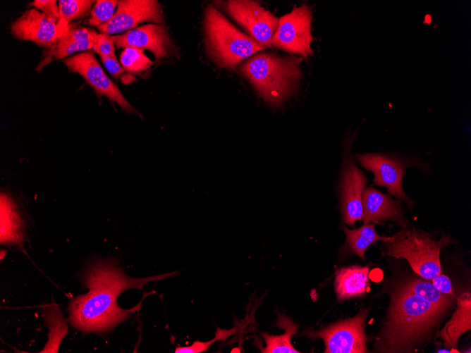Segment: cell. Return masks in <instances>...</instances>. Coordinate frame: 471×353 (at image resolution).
Segmentation results:
<instances>
[{"label":"cell","mask_w":471,"mask_h":353,"mask_svg":"<svg viewBox=\"0 0 471 353\" xmlns=\"http://www.w3.org/2000/svg\"><path fill=\"white\" fill-rule=\"evenodd\" d=\"M116 0H98L92 8L87 23L90 25L99 27L108 23L115 13V8L118 6Z\"/></svg>","instance_id":"484cf974"},{"label":"cell","mask_w":471,"mask_h":353,"mask_svg":"<svg viewBox=\"0 0 471 353\" xmlns=\"http://www.w3.org/2000/svg\"><path fill=\"white\" fill-rule=\"evenodd\" d=\"M237 330L231 329V330H221L219 329L216 331V335L214 339L208 342H201L199 340L195 341L192 345L189 346L183 347H176L175 349V353H200L205 352L212 345L214 342L219 340H225L228 336L233 334L236 332Z\"/></svg>","instance_id":"4316f807"},{"label":"cell","mask_w":471,"mask_h":353,"mask_svg":"<svg viewBox=\"0 0 471 353\" xmlns=\"http://www.w3.org/2000/svg\"><path fill=\"white\" fill-rule=\"evenodd\" d=\"M276 326L285 330L281 335H273L266 333H261L264 339L266 347L262 349L264 353H299L292 343L291 338L298 328V325L288 316L278 314Z\"/></svg>","instance_id":"44dd1931"},{"label":"cell","mask_w":471,"mask_h":353,"mask_svg":"<svg viewBox=\"0 0 471 353\" xmlns=\"http://www.w3.org/2000/svg\"><path fill=\"white\" fill-rule=\"evenodd\" d=\"M450 235L443 234L439 240L428 233L415 228H405L391 236L384 247L383 255L407 260L420 277L432 280L441 273V249L455 243Z\"/></svg>","instance_id":"5b68a950"},{"label":"cell","mask_w":471,"mask_h":353,"mask_svg":"<svg viewBox=\"0 0 471 353\" xmlns=\"http://www.w3.org/2000/svg\"><path fill=\"white\" fill-rule=\"evenodd\" d=\"M42 311L49 328V339L40 352H58L62 339L68 332L66 321L56 304L44 307Z\"/></svg>","instance_id":"7402d4cb"},{"label":"cell","mask_w":471,"mask_h":353,"mask_svg":"<svg viewBox=\"0 0 471 353\" xmlns=\"http://www.w3.org/2000/svg\"><path fill=\"white\" fill-rule=\"evenodd\" d=\"M63 62L70 71L80 75L99 97L104 96L111 102L116 103L125 112L134 113L141 116L126 99L116 85L106 75L92 50L72 55L64 58Z\"/></svg>","instance_id":"8fae6325"},{"label":"cell","mask_w":471,"mask_h":353,"mask_svg":"<svg viewBox=\"0 0 471 353\" xmlns=\"http://www.w3.org/2000/svg\"><path fill=\"white\" fill-rule=\"evenodd\" d=\"M176 273L133 278L126 275L112 259L95 261L82 275L89 292L72 299L69 303L71 324L84 333L109 331L128 319L140 305L130 309L121 308L117 302L121 293L128 289L143 290L147 283L167 278Z\"/></svg>","instance_id":"6da1fadb"},{"label":"cell","mask_w":471,"mask_h":353,"mask_svg":"<svg viewBox=\"0 0 471 353\" xmlns=\"http://www.w3.org/2000/svg\"><path fill=\"white\" fill-rule=\"evenodd\" d=\"M100 58L106 70L115 79L118 80L126 71L121 64L118 61L116 56L102 57Z\"/></svg>","instance_id":"f546056e"},{"label":"cell","mask_w":471,"mask_h":353,"mask_svg":"<svg viewBox=\"0 0 471 353\" xmlns=\"http://www.w3.org/2000/svg\"><path fill=\"white\" fill-rule=\"evenodd\" d=\"M312 12L307 4L295 7L279 19V25L272 39V46L307 59L313 54L311 44Z\"/></svg>","instance_id":"9c48e42d"},{"label":"cell","mask_w":471,"mask_h":353,"mask_svg":"<svg viewBox=\"0 0 471 353\" xmlns=\"http://www.w3.org/2000/svg\"><path fill=\"white\" fill-rule=\"evenodd\" d=\"M1 243L20 244L23 239V223L11 197L1 194Z\"/></svg>","instance_id":"d6986e66"},{"label":"cell","mask_w":471,"mask_h":353,"mask_svg":"<svg viewBox=\"0 0 471 353\" xmlns=\"http://www.w3.org/2000/svg\"><path fill=\"white\" fill-rule=\"evenodd\" d=\"M118 48L133 47L150 51L157 60L174 56L176 46L163 25L147 24L114 35Z\"/></svg>","instance_id":"5bb4252c"},{"label":"cell","mask_w":471,"mask_h":353,"mask_svg":"<svg viewBox=\"0 0 471 353\" xmlns=\"http://www.w3.org/2000/svg\"><path fill=\"white\" fill-rule=\"evenodd\" d=\"M302 58L258 52L239 66L257 94L267 104H281L296 92L302 77Z\"/></svg>","instance_id":"3957f363"},{"label":"cell","mask_w":471,"mask_h":353,"mask_svg":"<svg viewBox=\"0 0 471 353\" xmlns=\"http://www.w3.org/2000/svg\"><path fill=\"white\" fill-rule=\"evenodd\" d=\"M143 22L162 25L165 22L163 8L156 0H121L112 18L97 27L101 33L111 35L134 29Z\"/></svg>","instance_id":"7c38bea8"},{"label":"cell","mask_w":471,"mask_h":353,"mask_svg":"<svg viewBox=\"0 0 471 353\" xmlns=\"http://www.w3.org/2000/svg\"><path fill=\"white\" fill-rule=\"evenodd\" d=\"M346 241L343 249L350 253L357 254L363 261L367 249L377 242L381 241L387 243L391 240V237L378 235L375 230V223H366L358 228L352 230L343 226Z\"/></svg>","instance_id":"ffe728a7"},{"label":"cell","mask_w":471,"mask_h":353,"mask_svg":"<svg viewBox=\"0 0 471 353\" xmlns=\"http://www.w3.org/2000/svg\"><path fill=\"white\" fill-rule=\"evenodd\" d=\"M67 26L63 22H58L32 8L11 23L10 32L18 40L30 41L48 49L62 35Z\"/></svg>","instance_id":"4fadbf2b"},{"label":"cell","mask_w":471,"mask_h":353,"mask_svg":"<svg viewBox=\"0 0 471 353\" xmlns=\"http://www.w3.org/2000/svg\"><path fill=\"white\" fill-rule=\"evenodd\" d=\"M355 135L346 137L343 146L341 175L339 182L342 218L345 223L354 226L357 221H362V195L368 180L357 167L351 153Z\"/></svg>","instance_id":"ba28073f"},{"label":"cell","mask_w":471,"mask_h":353,"mask_svg":"<svg viewBox=\"0 0 471 353\" xmlns=\"http://www.w3.org/2000/svg\"><path fill=\"white\" fill-rule=\"evenodd\" d=\"M368 266H350L336 273L334 287L338 301L364 295L369 286Z\"/></svg>","instance_id":"e0dca14e"},{"label":"cell","mask_w":471,"mask_h":353,"mask_svg":"<svg viewBox=\"0 0 471 353\" xmlns=\"http://www.w3.org/2000/svg\"><path fill=\"white\" fill-rule=\"evenodd\" d=\"M204 32L207 53L226 69L233 70L241 61L264 49L212 6L205 8Z\"/></svg>","instance_id":"277c9868"},{"label":"cell","mask_w":471,"mask_h":353,"mask_svg":"<svg viewBox=\"0 0 471 353\" xmlns=\"http://www.w3.org/2000/svg\"><path fill=\"white\" fill-rule=\"evenodd\" d=\"M369 308L361 310L355 316L334 323L319 330H306L302 334L312 340H323L325 353H365L367 337L365 321Z\"/></svg>","instance_id":"52a82bcc"},{"label":"cell","mask_w":471,"mask_h":353,"mask_svg":"<svg viewBox=\"0 0 471 353\" xmlns=\"http://www.w3.org/2000/svg\"><path fill=\"white\" fill-rule=\"evenodd\" d=\"M448 309L415 295L404 285L392 295L375 347L379 352H410L427 340Z\"/></svg>","instance_id":"7a4b0ae2"},{"label":"cell","mask_w":471,"mask_h":353,"mask_svg":"<svg viewBox=\"0 0 471 353\" xmlns=\"http://www.w3.org/2000/svg\"><path fill=\"white\" fill-rule=\"evenodd\" d=\"M116 41L114 35L99 33L94 42L92 51L98 54L100 58L116 56Z\"/></svg>","instance_id":"83f0119b"},{"label":"cell","mask_w":471,"mask_h":353,"mask_svg":"<svg viewBox=\"0 0 471 353\" xmlns=\"http://www.w3.org/2000/svg\"><path fill=\"white\" fill-rule=\"evenodd\" d=\"M471 329V296L462 294L450 320L439 333V337L447 348H455L460 337Z\"/></svg>","instance_id":"ac0fdd59"},{"label":"cell","mask_w":471,"mask_h":353,"mask_svg":"<svg viewBox=\"0 0 471 353\" xmlns=\"http://www.w3.org/2000/svg\"><path fill=\"white\" fill-rule=\"evenodd\" d=\"M356 159L365 170L374 173L373 183L386 188L389 194L406 203L412 209L415 202L403 190L405 168L415 167L424 173H431L428 164L413 156H398L384 153H365L356 155Z\"/></svg>","instance_id":"8992f818"},{"label":"cell","mask_w":471,"mask_h":353,"mask_svg":"<svg viewBox=\"0 0 471 353\" xmlns=\"http://www.w3.org/2000/svg\"><path fill=\"white\" fill-rule=\"evenodd\" d=\"M405 286L415 295L439 307L448 309L453 303L450 296L437 290L431 280L413 279Z\"/></svg>","instance_id":"603a6c76"},{"label":"cell","mask_w":471,"mask_h":353,"mask_svg":"<svg viewBox=\"0 0 471 353\" xmlns=\"http://www.w3.org/2000/svg\"><path fill=\"white\" fill-rule=\"evenodd\" d=\"M95 2L93 0H59L60 20L68 25L70 21L87 17Z\"/></svg>","instance_id":"cb8c5ba5"},{"label":"cell","mask_w":471,"mask_h":353,"mask_svg":"<svg viewBox=\"0 0 471 353\" xmlns=\"http://www.w3.org/2000/svg\"><path fill=\"white\" fill-rule=\"evenodd\" d=\"M225 9L256 43L264 49L273 47L272 39L279 25V18L273 13L250 0L228 1Z\"/></svg>","instance_id":"30bf717a"},{"label":"cell","mask_w":471,"mask_h":353,"mask_svg":"<svg viewBox=\"0 0 471 353\" xmlns=\"http://www.w3.org/2000/svg\"><path fill=\"white\" fill-rule=\"evenodd\" d=\"M364 224L393 221L401 228L409 226L404 216L401 200H393L391 194H384L373 186L365 187L362 195Z\"/></svg>","instance_id":"9a60e30c"},{"label":"cell","mask_w":471,"mask_h":353,"mask_svg":"<svg viewBox=\"0 0 471 353\" xmlns=\"http://www.w3.org/2000/svg\"><path fill=\"white\" fill-rule=\"evenodd\" d=\"M120 63L126 71L140 73L149 69L152 66L153 61L145 54L143 50L127 47L121 52Z\"/></svg>","instance_id":"d4e9b609"},{"label":"cell","mask_w":471,"mask_h":353,"mask_svg":"<svg viewBox=\"0 0 471 353\" xmlns=\"http://www.w3.org/2000/svg\"><path fill=\"white\" fill-rule=\"evenodd\" d=\"M431 282L440 292L448 295H453L452 283L450 278L446 275L440 273L432 278Z\"/></svg>","instance_id":"4dcf8cb0"},{"label":"cell","mask_w":471,"mask_h":353,"mask_svg":"<svg viewBox=\"0 0 471 353\" xmlns=\"http://www.w3.org/2000/svg\"><path fill=\"white\" fill-rule=\"evenodd\" d=\"M98 34L91 28L68 24L62 35L51 47L47 49L46 56L36 70L40 71L53 58H66L74 53L92 49Z\"/></svg>","instance_id":"2e32d148"},{"label":"cell","mask_w":471,"mask_h":353,"mask_svg":"<svg viewBox=\"0 0 471 353\" xmlns=\"http://www.w3.org/2000/svg\"><path fill=\"white\" fill-rule=\"evenodd\" d=\"M30 6L48 17L60 21L59 8L56 0H35L30 3Z\"/></svg>","instance_id":"f1b7e54d"}]
</instances>
